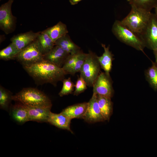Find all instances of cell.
Listing matches in <instances>:
<instances>
[{
	"mask_svg": "<svg viewBox=\"0 0 157 157\" xmlns=\"http://www.w3.org/2000/svg\"><path fill=\"white\" fill-rule=\"evenodd\" d=\"M80 51L76 53L70 54L66 60L62 68L66 74L67 71L72 67L76 60Z\"/></svg>",
	"mask_w": 157,
	"mask_h": 157,
	"instance_id": "f1b7e54d",
	"label": "cell"
},
{
	"mask_svg": "<svg viewBox=\"0 0 157 157\" xmlns=\"http://www.w3.org/2000/svg\"><path fill=\"white\" fill-rule=\"evenodd\" d=\"M88 102H83L69 106L63 109L60 113L71 119H83L85 113Z\"/></svg>",
	"mask_w": 157,
	"mask_h": 157,
	"instance_id": "9a60e30c",
	"label": "cell"
},
{
	"mask_svg": "<svg viewBox=\"0 0 157 157\" xmlns=\"http://www.w3.org/2000/svg\"><path fill=\"white\" fill-rule=\"evenodd\" d=\"M155 14L157 16V5L155 7Z\"/></svg>",
	"mask_w": 157,
	"mask_h": 157,
	"instance_id": "1f68e13d",
	"label": "cell"
},
{
	"mask_svg": "<svg viewBox=\"0 0 157 157\" xmlns=\"http://www.w3.org/2000/svg\"><path fill=\"white\" fill-rule=\"evenodd\" d=\"M15 58L23 66L35 63L44 60L43 55L38 47L36 40L21 51Z\"/></svg>",
	"mask_w": 157,
	"mask_h": 157,
	"instance_id": "8992f818",
	"label": "cell"
},
{
	"mask_svg": "<svg viewBox=\"0 0 157 157\" xmlns=\"http://www.w3.org/2000/svg\"></svg>",
	"mask_w": 157,
	"mask_h": 157,
	"instance_id": "836d02e7",
	"label": "cell"
},
{
	"mask_svg": "<svg viewBox=\"0 0 157 157\" xmlns=\"http://www.w3.org/2000/svg\"><path fill=\"white\" fill-rule=\"evenodd\" d=\"M20 51L11 42L8 46L0 51V59L8 60L15 58Z\"/></svg>",
	"mask_w": 157,
	"mask_h": 157,
	"instance_id": "603a6c76",
	"label": "cell"
},
{
	"mask_svg": "<svg viewBox=\"0 0 157 157\" xmlns=\"http://www.w3.org/2000/svg\"><path fill=\"white\" fill-rule=\"evenodd\" d=\"M97 96L102 116L105 120L108 121L113 111V103L111 98L99 95Z\"/></svg>",
	"mask_w": 157,
	"mask_h": 157,
	"instance_id": "ffe728a7",
	"label": "cell"
},
{
	"mask_svg": "<svg viewBox=\"0 0 157 157\" xmlns=\"http://www.w3.org/2000/svg\"><path fill=\"white\" fill-rule=\"evenodd\" d=\"M14 0H9L0 7V28L6 34L12 33L15 28L16 18L11 11Z\"/></svg>",
	"mask_w": 157,
	"mask_h": 157,
	"instance_id": "52a82bcc",
	"label": "cell"
},
{
	"mask_svg": "<svg viewBox=\"0 0 157 157\" xmlns=\"http://www.w3.org/2000/svg\"><path fill=\"white\" fill-rule=\"evenodd\" d=\"M71 120L61 113L56 114L51 112L47 122L59 128L67 130L72 133L70 127Z\"/></svg>",
	"mask_w": 157,
	"mask_h": 157,
	"instance_id": "5bb4252c",
	"label": "cell"
},
{
	"mask_svg": "<svg viewBox=\"0 0 157 157\" xmlns=\"http://www.w3.org/2000/svg\"><path fill=\"white\" fill-rule=\"evenodd\" d=\"M10 114L13 118L19 123L24 124L29 121L27 108L20 103L17 102L12 106Z\"/></svg>",
	"mask_w": 157,
	"mask_h": 157,
	"instance_id": "2e32d148",
	"label": "cell"
},
{
	"mask_svg": "<svg viewBox=\"0 0 157 157\" xmlns=\"http://www.w3.org/2000/svg\"><path fill=\"white\" fill-rule=\"evenodd\" d=\"M62 82L63 86L58 94L61 97L72 93L75 87V85L70 77L67 79H64Z\"/></svg>",
	"mask_w": 157,
	"mask_h": 157,
	"instance_id": "4316f807",
	"label": "cell"
},
{
	"mask_svg": "<svg viewBox=\"0 0 157 157\" xmlns=\"http://www.w3.org/2000/svg\"><path fill=\"white\" fill-rule=\"evenodd\" d=\"M23 66L28 74L40 84L49 83L56 86L58 81H62L66 74L62 68L44 60Z\"/></svg>",
	"mask_w": 157,
	"mask_h": 157,
	"instance_id": "6da1fadb",
	"label": "cell"
},
{
	"mask_svg": "<svg viewBox=\"0 0 157 157\" xmlns=\"http://www.w3.org/2000/svg\"><path fill=\"white\" fill-rule=\"evenodd\" d=\"M93 93L111 98L114 91L110 74L100 73L93 86Z\"/></svg>",
	"mask_w": 157,
	"mask_h": 157,
	"instance_id": "9c48e42d",
	"label": "cell"
},
{
	"mask_svg": "<svg viewBox=\"0 0 157 157\" xmlns=\"http://www.w3.org/2000/svg\"><path fill=\"white\" fill-rule=\"evenodd\" d=\"M127 1H129V0H126Z\"/></svg>",
	"mask_w": 157,
	"mask_h": 157,
	"instance_id": "d6a6232c",
	"label": "cell"
},
{
	"mask_svg": "<svg viewBox=\"0 0 157 157\" xmlns=\"http://www.w3.org/2000/svg\"><path fill=\"white\" fill-rule=\"evenodd\" d=\"M55 44L70 54L77 53L81 50L80 47L73 42L68 34L56 40Z\"/></svg>",
	"mask_w": 157,
	"mask_h": 157,
	"instance_id": "d6986e66",
	"label": "cell"
},
{
	"mask_svg": "<svg viewBox=\"0 0 157 157\" xmlns=\"http://www.w3.org/2000/svg\"><path fill=\"white\" fill-rule=\"evenodd\" d=\"M38 47L44 56L49 52L55 46L46 30L41 31L36 39Z\"/></svg>",
	"mask_w": 157,
	"mask_h": 157,
	"instance_id": "e0dca14e",
	"label": "cell"
},
{
	"mask_svg": "<svg viewBox=\"0 0 157 157\" xmlns=\"http://www.w3.org/2000/svg\"><path fill=\"white\" fill-rule=\"evenodd\" d=\"M145 46L154 50L157 48V16L151 13L144 30L140 35Z\"/></svg>",
	"mask_w": 157,
	"mask_h": 157,
	"instance_id": "ba28073f",
	"label": "cell"
},
{
	"mask_svg": "<svg viewBox=\"0 0 157 157\" xmlns=\"http://www.w3.org/2000/svg\"><path fill=\"white\" fill-rule=\"evenodd\" d=\"M87 86L85 81L81 77H79L75 85L74 95L77 96L84 92L87 89Z\"/></svg>",
	"mask_w": 157,
	"mask_h": 157,
	"instance_id": "83f0119b",
	"label": "cell"
},
{
	"mask_svg": "<svg viewBox=\"0 0 157 157\" xmlns=\"http://www.w3.org/2000/svg\"><path fill=\"white\" fill-rule=\"evenodd\" d=\"M146 79L150 86L157 91V63L152 62L151 66L144 72Z\"/></svg>",
	"mask_w": 157,
	"mask_h": 157,
	"instance_id": "7402d4cb",
	"label": "cell"
},
{
	"mask_svg": "<svg viewBox=\"0 0 157 157\" xmlns=\"http://www.w3.org/2000/svg\"><path fill=\"white\" fill-rule=\"evenodd\" d=\"M10 92L1 85L0 86V106L3 110H7L12 100V96Z\"/></svg>",
	"mask_w": 157,
	"mask_h": 157,
	"instance_id": "d4e9b609",
	"label": "cell"
},
{
	"mask_svg": "<svg viewBox=\"0 0 157 157\" xmlns=\"http://www.w3.org/2000/svg\"><path fill=\"white\" fill-rule=\"evenodd\" d=\"M129 2L131 6L149 12L157 5V0H129Z\"/></svg>",
	"mask_w": 157,
	"mask_h": 157,
	"instance_id": "cb8c5ba5",
	"label": "cell"
},
{
	"mask_svg": "<svg viewBox=\"0 0 157 157\" xmlns=\"http://www.w3.org/2000/svg\"><path fill=\"white\" fill-rule=\"evenodd\" d=\"M87 53L81 50L79 52L78 57L72 67L66 73L67 74L74 75L76 73L79 72L85 61Z\"/></svg>",
	"mask_w": 157,
	"mask_h": 157,
	"instance_id": "484cf974",
	"label": "cell"
},
{
	"mask_svg": "<svg viewBox=\"0 0 157 157\" xmlns=\"http://www.w3.org/2000/svg\"><path fill=\"white\" fill-rule=\"evenodd\" d=\"M45 30L54 43L58 39L68 33L66 25L61 21Z\"/></svg>",
	"mask_w": 157,
	"mask_h": 157,
	"instance_id": "44dd1931",
	"label": "cell"
},
{
	"mask_svg": "<svg viewBox=\"0 0 157 157\" xmlns=\"http://www.w3.org/2000/svg\"><path fill=\"white\" fill-rule=\"evenodd\" d=\"M82 0H69V1L71 5H74L77 4Z\"/></svg>",
	"mask_w": 157,
	"mask_h": 157,
	"instance_id": "f546056e",
	"label": "cell"
},
{
	"mask_svg": "<svg viewBox=\"0 0 157 157\" xmlns=\"http://www.w3.org/2000/svg\"><path fill=\"white\" fill-rule=\"evenodd\" d=\"M101 46L103 48L104 52L102 55L97 56V58L101 67L104 72L110 74L112 66V62L114 60L113 55L110 50L109 46L106 47L105 44H102Z\"/></svg>",
	"mask_w": 157,
	"mask_h": 157,
	"instance_id": "ac0fdd59",
	"label": "cell"
},
{
	"mask_svg": "<svg viewBox=\"0 0 157 157\" xmlns=\"http://www.w3.org/2000/svg\"><path fill=\"white\" fill-rule=\"evenodd\" d=\"M97 56L94 53L89 51L79 72L80 76L89 87H93L100 73L101 67Z\"/></svg>",
	"mask_w": 157,
	"mask_h": 157,
	"instance_id": "5b68a950",
	"label": "cell"
},
{
	"mask_svg": "<svg viewBox=\"0 0 157 157\" xmlns=\"http://www.w3.org/2000/svg\"><path fill=\"white\" fill-rule=\"evenodd\" d=\"M112 31L120 42L144 53V49L146 47L140 35L128 28L121 21L116 20L115 21Z\"/></svg>",
	"mask_w": 157,
	"mask_h": 157,
	"instance_id": "3957f363",
	"label": "cell"
},
{
	"mask_svg": "<svg viewBox=\"0 0 157 157\" xmlns=\"http://www.w3.org/2000/svg\"><path fill=\"white\" fill-rule=\"evenodd\" d=\"M26 106L28 111L29 121L47 122L51 107Z\"/></svg>",
	"mask_w": 157,
	"mask_h": 157,
	"instance_id": "4fadbf2b",
	"label": "cell"
},
{
	"mask_svg": "<svg viewBox=\"0 0 157 157\" xmlns=\"http://www.w3.org/2000/svg\"><path fill=\"white\" fill-rule=\"evenodd\" d=\"M41 31L34 32L31 31L13 36L10 40L20 51L37 39Z\"/></svg>",
	"mask_w": 157,
	"mask_h": 157,
	"instance_id": "8fae6325",
	"label": "cell"
},
{
	"mask_svg": "<svg viewBox=\"0 0 157 157\" xmlns=\"http://www.w3.org/2000/svg\"><path fill=\"white\" fill-rule=\"evenodd\" d=\"M83 119L90 123L105 120L99 107L96 94L93 93L92 97L88 102L86 110Z\"/></svg>",
	"mask_w": 157,
	"mask_h": 157,
	"instance_id": "30bf717a",
	"label": "cell"
},
{
	"mask_svg": "<svg viewBox=\"0 0 157 157\" xmlns=\"http://www.w3.org/2000/svg\"><path fill=\"white\" fill-rule=\"evenodd\" d=\"M70 54L60 47L55 45L49 52L43 56V59L62 68Z\"/></svg>",
	"mask_w": 157,
	"mask_h": 157,
	"instance_id": "7c38bea8",
	"label": "cell"
},
{
	"mask_svg": "<svg viewBox=\"0 0 157 157\" xmlns=\"http://www.w3.org/2000/svg\"><path fill=\"white\" fill-rule=\"evenodd\" d=\"M12 100L29 106L51 107L49 97L42 91L35 88H24L12 96Z\"/></svg>",
	"mask_w": 157,
	"mask_h": 157,
	"instance_id": "7a4b0ae2",
	"label": "cell"
},
{
	"mask_svg": "<svg viewBox=\"0 0 157 157\" xmlns=\"http://www.w3.org/2000/svg\"><path fill=\"white\" fill-rule=\"evenodd\" d=\"M131 7L129 13L121 21L128 28L140 35L146 28L151 13L134 6Z\"/></svg>",
	"mask_w": 157,
	"mask_h": 157,
	"instance_id": "277c9868",
	"label": "cell"
},
{
	"mask_svg": "<svg viewBox=\"0 0 157 157\" xmlns=\"http://www.w3.org/2000/svg\"><path fill=\"white\" fill-rule=\"evenodd\" d=\"M153 51L155 58L156 62L157 63V48Z\"/></svg>",
	"mask_w": 157,
	"mask_h": 157,
	"instance_id": "4dcf8cb0",
	"label": "cell"
}]
</instances>
